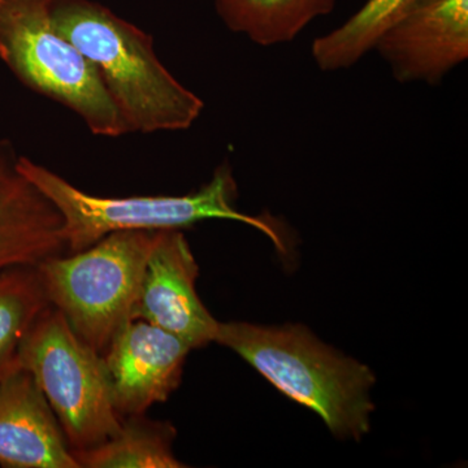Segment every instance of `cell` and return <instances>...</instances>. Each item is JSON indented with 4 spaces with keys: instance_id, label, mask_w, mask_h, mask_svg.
<instances>
[{
    "instance_id": "obj_11",
    "label": "cell",
    "mask_w": 468,
    "mask_h": 468,
    "mask_svg": "<svg viewBox=\"0 0 468 468\" xmlns=\"http://www.w3.org/2000/svg\"><path fill=\"white\" fill-rule=\"evenodd\" d=\"M67 251L63 218L15 165L0 171V272Z\"/></svg>"
},
{
    "instance_id": "obj_16",
    "label": "cell",
    "mask_w": 468,
    "mask_h": 468,
    "mask_svg": "<svg viewBox=\"0 0 468 468\" xmlns=\"http://www.w3.org/2000/svg\"><path fill=\"white\" fill-rule=\"evenodd\" d=\"M15 160H9L7 149H0V171L12 167L15 165Z\"/></svg>"
},
{
    "instance_id": "obj_15",
    "label": "cell",
    "mask_w": 468,
    "mask_h": 468,
    "mask_svg": "<svg viewBox=\"0 0 468 468\" xmlns=\"http://www.w3.org/2000/svg\"><path fill=\"white\" fill-rule=\"evenodd\" d=\"M48 306L36 267H14L0 272V381L20 368V345Z\"/></svg>"
},
{
    "instance_id": "obj_1",
    "label": "cell",
    "mask_w": 468,
    "mask_h": 468,
    "mask_svg": "<svg viewBox=\"0 0 468 468\" xmlns=\"http://www.w3.org/2000/svg\"><path fill=\"white\" fill-rule=\"evenodd\" d=\"M58 32L100 73L129 133L186 131L205 103L172 76L153 38L91 0H52Z\"/></svg>"
},
{
    "instance_id": "obj_7",
    "label": "cell",
    "mask_w": 468,
    "mask_h": 468,
    "mask_svg": "<svg viewBox=\"0 0 468 468\" xmlns=\"http://www.w3.org/2000/svg\"><path fill=\"white\" fill-rule=\"evenodd\" d=\"M199 267L181 229L160 230L147 261L132 320L159 326L201 349L215 343L218 322L196 289Z\"/></svg>"
},
{
    "instance_id": "obj_9",
    "label": "cell",
    "mask_w": 468,
    "mask_h": 468,
    "mask_svg": "<svg viewBox=\"0 0 468 468\" xmlns=\"http://www.w3.org/2000/svg\"><path fill=\"white\" fill-rule=\"evenodd\" d=\"M190 350L175 335L144 320L122 325L103 354L117 414H146L155 403L167 402L180 387Z\"/></svg>"
},
{
    "instance_id": "obj_10",
    "label": "cell",
    "mask_w": 468,
    "mask_h": 468,
    "mask_svg": "<svg viewBox=\"0 0 468 468\" xmlns=\"http://www.w3.org/2000/svg\"><path fill=\"white\" fill-rule=\"evenodd\" d=\"M0 466L80 468L50 403L23 368L0 381Z\"/></svg>"
},
{
    "instance_id": "obj_2",
    "label": "cell",
    "mask_w": 468,
    "mask_h": 468,
    "mask_svg": "<svg viewBox=\"0 0 468 468\" xmlns=\"http://www.w3.org/2000/svg\"><path fill=\"white\" fill-rule=\"evenodd\" d=\"M215 343L239 354L280 392L316 412L334 435L359 441L371 430L374 372L326 346L306 326L218 322Z\"/></svg>"
},
{
    "instance_id": "obj_5",
    "label": "cell",
    "mask_w": 468,
    "mask_h": 468,
    "mask_svg": "<svg viewBox=\"0 0 468 468\" xmlns=\"http://www.w3.org/2000/svg\"><path fill=\"white\" fill-rule=\"evenodd\" d=\"M0 58L27 88L81 117L91 133H129L98 70L58 32L52 0H0Z\"/></svg>"
},
{
    "instance_id": "obj_8",
    "label": "cell",
    "mask_w": 468,
    "mask_h": 468,
    "mask_svg": "<svg viewBox=\"0 0 468 468\" xmlns=\"http://www.w3.org/2000/svg\"><path fill=\"white\" fill-rule=\"evenodd\" d=\"M399 82L435 85L468 58V0H417L375 45Z\"/></svg>"
},
{
    "instance_id": "obj_14",
    "label": "cell",
    "mask_w": 468,
    "mask_h": 468,
    "mask_svg": "<svg viewBox=\"0 0 468 468\" xmlns=\"http://www.w3.org/2000/svg\"><path fill=\"white\" fill-rule=\"evenodd\" d=\"M417 0H368L343 26L313 42L311 55L324 72L356 66Z\"/></svg>"
},
{
    "instance_id": "obj_12",
    "label": "cell",
    "mask_w": 468,
    "mask_h": 468,
    "mask_svg": "<svg viewBox=\"0 0 468 468\" xmlns=\"http://www.w3.org/2000/svg\"><path fill=\"white\" fill-rule=\"evenodd\" d=\"M177 431L146 414L128 415L115 435L84 451H73L80 468H181L174 454Z\"/></svg>"
},
{
    "instance_id": "obj_3",
    "label": "cell",
    "mask_w": 468,
    "mask_h": 468,
    "mask_svg": "<svg viewBox=\"0 0 468 468\" xmlns=\"http://www.w3.org/2000/svg\"><path fill=\"white\" fill-rule=\"evenodd\" d=\"M15 168L48 197L63 218L67 252L85 250L119 230L183 229L209 218H226L257 228L275 243L277 250L286 252L282 232L273 221L242 214L234 207L239 189L228 163H223L198 192L124 198L82 192L66 178L24 156L15 160Z\"/></svg>"
},
{
    "instance_id": "obj_13",
    "label": "cell",
    "mask_w": 468,
    "mask_h": 468,
    "mask_svg": "<svg viewBox=\"0 0 468 468\" xmlns=\"http://www.w3.org/2000/svg\"><path fill=\"white\" fill-rule=\"evenodd\" d=\"M335 0H215L228 29L261 46L292 41L311 21L329 15Z\"/></svg>"
},
{
    "instance_id": "obj_4",
    "label": "cell",
    "mask_w": 468,
    "mask_h": 468,
    "mask_svg": "<svg viewBox=\"0 0 468 468\" xmlns=\"http://www.w3.org/2000/svg\"><path fill=\"white\" fill-rule=\"evenodd\" d=\"M159 232L119 230L85 250L54 255L36 266L50 306L101 356L132 320Z\"/></svg>"
},
{
    "instance_id": "obj_6",
    "label": "cell",
    "mask_w": 468,
    "mask_h": 468,
    "mask_svg": "<svg viewBox=\"0 0 468 468\" xmlns=\"http://www.w3.org/2000/svg\"><path fill=\"white\" fill-rule=\"evenodd\" d=\"M18 366L41 388L73 451L115 435L122 424L101 354L76 335L63 314L48 306L18 349Z\"/></svg>"
}]
</instances>
